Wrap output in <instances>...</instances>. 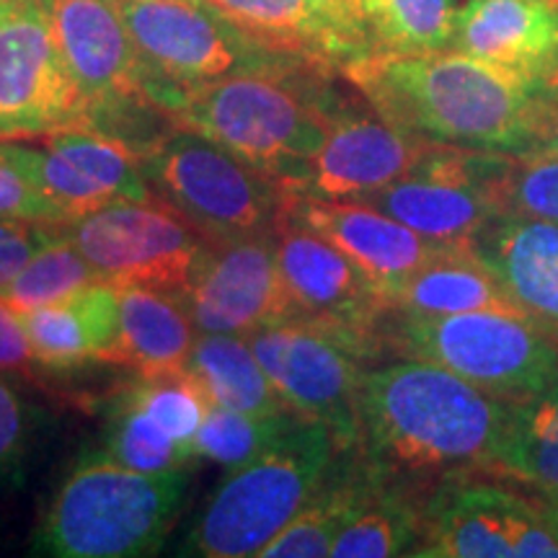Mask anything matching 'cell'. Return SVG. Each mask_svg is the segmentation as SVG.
I'll list each match as a JSON object with an SVG mask.
<instances>
[{
	"label": "cell",
	"mask_w": 558,
	"mask_h": 558,
	"mask_svg": "<svg viewBox=\"0 0 558 558\" xmlns=\"http://www.w3.org/2000/svg\"><path fill=\"white\" fill-rule=\"evenodd\" d=\"M246 339L284 409L329 427L341 450L357 448L360 396L369 369L357 349L300 320H275Z\"/></svg>",
	"instance_id": "obj_14"
},
{
	"label": "cell",
	"mask_w": 558,
	"mask_h": 558,
	"mask_svg": "<svg viewBox=\"0 0 558 558\" xmlns=\"http://www.w3.org/2000/svg\"><path fill=\"white\" fill-rule=\"evenodd\" d=\"M101 282L181 295L209 241L160 199L114 202L62 226Z\"/></svg>",
	"instance_id": "obj_11"
},
{
	"label": "cell",
	"mask_w": 558,
	"mask_h": 558,
	"mask_svg": "<svg viewBox=\"0 0 558 558\" xmlns=\"http://www.w3.org/2000/svg\"><path fill=\"white\" fill-rule=\"evenodd\" d=\"M432 148V140L386 120L352 86L333 111L300 194L360 202L407 177Z\"/></svg>",
	"instance_id": "obj_17"
},
{
	"label": "cell",
	"mask_w": 558,
	"mask_h": 558,
	"mask_svg": "<svg viewBox=\"0 0 558 558\" xmlns=\"http://www.w3.org/2000/svg\"><path fill=\"white\" fill-rule=\"evenodd\" d=\"M11 158L50 202L62 226L83 215L153 197L143 173V150L101 128H70L34 140H0Z\"/></svg>",
	"instance_id": "obj_15"
},
{
	"label": "cell",
	"mask_w": 558,
	"mask_h": 558,
	"mask_svg": "<svg viewBox=\"0 0 558 558\" xmlns=\"http://www.w3.org/2000/svg\"><path fill=\"white\" fill-rule=\"evenodd\" d=\"M505 218L558 222V158L514 156L501 181Z\"/></svg>",
	"instance_id": "obj_35"
},
{
	"label": "cell",
	"mask_w": 558,
	"mask_h": 558,
	"mask_svg": "<svg viewBox=\"0 0 558 558\" xmlns=\"http://www.w3.org/2000/svg\"><path fill=\"white\" fill-rule=\"evenodd\" d=\"M329 427L295 418L267 450L228 471L186 530L181 556H259L329 476L339 458Z\"/></svg>",
	"instance_id": "obj_5"
},
{
	"label": "cell",
	"mask_w": 558,
	"mask_h": 558,
	"mask_svg": "<svg viewBox=\"0 0 558 558\" xmlns=\"http://www.w3.org/2000/svg\"><path fill=\"white\" fill-rule=\"evenodd\" d=\"M143 173L153 197L209 243L271 235L288 218L292 192L199 132L171 124L153 137Z\"/></svg>",
	"instance_id": "obj_7"
},
{
	"label": "cell",
	"mask_w": 558,
	"mask_h": 558,
	"mask_svg": "<svg viewBox=\"0 0 558 558\" xmlns=\"http://www.w3.org/2000/svg\"><path fill=\"white\" fill-rule=\"evenodd\" d=\"M488 471L533 494L558 492V383L535 399L512 403Z\"/></svg>",
	"instance_id": "obj_28"
},
{
	"label": "cell",
	"mask_w": 558,
	"mask_h": 558,
	"mask_svg": "<svg viewBox=\"0 0 558 558\" xmlns=\"http://www.w3.org/2000/svg\"><path fill=\"white\" fill-rule=\"evenodd\" d=\"M179 300L197 333L248 337L284 320L288 305L277 271L275 233L209 243Z\"/></svg>",
	"instance_id": "obj_18"
},
{
	"label": "cell",
	"mask_w": 558,
	"mask_h": 558,
	"mask_svg": "<svg viewBox=\"0 0 558 558\" xmlns=\"http://www.w3.org/2000/svg\"><path fill=\"white\" fill-rule=\"evenodd\" d=\"M96 128L45 0H3L0 11V140Z\"/></svg>",
	"instance_id": "obj_13"
},
{
	"label": "cell",
	"mask_w": 558,
	"mask_h": 558,
	"mask_svg": "<svg viewBox=\"0 0 558 558\" xmlns=\"http://www.w3.org/2000/svg\"><path fill=\"white\" fill-rule=\"evenodd\" d=\"M194 324L171 292L120 288V331L107 365L130 367L135 375H158L186 367Z\"/></svg>",
	"instance_id": "obj_24"
},
{
	"label": "cell",
	"mask_w": 558,
	"mask_h": 558,
	"mask_svg": "<svg viewBox=\"0 0 558 558\" xmlns=\"http://www.w3.org/2000/svg\"><path fill=\"white\" fill-rule=\"evenodd\" d=\"M316 9L324 13L326 21L337 29L347 45L352 47L357 60L375 54L373 37H369V26L365 16V3L362 0H311Z\"/></svg>",
	"instance_id": "obj_40"
},
{
	"label": "cell",
	"mask_w": 558,
	"mask_h": 558,
	"mask_svg": "<svg viewBox=\"0 0 558 558\" xmlns=\"http://www.w3.org/2000/svg\"><path fill=\"white\" fill-rule=\"evenodd\" d=\"M101 445V456L145 473L186 469L197 458L192 445L181 442L171 432L160 427L156 418L140 409L124 390L109 403Z\"/></svg>",
	"instance_id": "obj_29"
},
{
	"label": "cell",
	"mask_w": 558,
	"mask_h": 558,
	"mask_svg": "<svg viewBox=\"0 0 558 558\" xmlns=\"http://www.w3.org/2000/svg\"><path fill=\"white\" fill-rule=\"evenodd\" d=\"M186 369L205 388L209 403L259 416L288 411L246 337L199 333Z\"/></svg>",
	"instance_id": "obj_26"
},
{
	"label": "cell",
	"mask_w": 558,
	"mask_h": 558,
	"mask_svg": "<svg viewBox=\"0 0 558 558\" xmlns=\"http://www.w3.org/2000/svg\"><path fill=\"white\" fill-rule=\"evenodd\" d=\"M450 50L507 70L535 88H556L558 0H463Z\"/></svg>",
	"instance_id": "obj_20"
},
{
	"label": "cell",
	"mask_w": 558,
	"mask_h": 558,
	"mask_svg": "<svg viewBox=\"0 0 558 558\" xmlns=\"http://www.w3.org/2000/svg\"><path fill=\"white\" fill-rule=\"evenodd\" d=\"M512 158V153L435 143L407 177L360 202L383 209L429 241L473 246L505 218L501 181Z\"/></svg>",
	"instance_id": "obj_10"
},
{
	"label": "cell",
	"mask_w": 558,
	"mask_h": 558,
	"mask_svg": "<svg viewBox=\"0 0 558 558\" xmlns=\"http://www.w3.org/2000/svg\"><path fill=\"white\" fill-rule=\"evenodd\" d=\"M0 218L62 226L50 202L41 197L32 179L3 153H0Z\"/></svg>",
	"instance_id": "obj_37"
},
{
	"label": "cell",
	"mask_w": 558,
	"mask_h": 558,
	"mask_svg": "<svg viewBox=\"0 0 558 558\" xmlns=\"http://www.w3.org/2000/svg\"><path fill=\"white\" fill-rule=\"evenodd\" d=\"M390 313L456 316L471 311H520L501 279L473 246H450L390 292ZM522 313V311H520Z\"/></svg>",
	"instance_id": "obj_23"
},
{
	"label": "cell",
	"mask_w": 558,
	"mask_h": 558,
	"mask_svg": "<svg viewBox=\"0 0 558 558\" xmlns=\"http://www.w3.org/2000/svg\"><path fill=\"white\" fill-rule=\"evenodd\" d=\"M288 218L333 243L378 284L386 300L409 275L450 248L448 243L424 239L367 202L292 194Z\"/></svg>",
	"instance_id": "obj_19"
},
{
	"label": "cell",
	"mask_w": 558,
	"mask_h": 558,
	"mask_svg": "<svg viewBox=\"0 0 558 558\" xmlns=\"http://www.w3.org/2000/svg\"><path fill=\"white\" fill-rule=\"evenodd\" d=\"M527 156H548L558 158V86L550 88L546 114H543L538 140H535L533 150Z\"/></svg>",
	"instance_id": "obj_41"
},
{
	"label": "cell",
	"mask_w": 558,
	"mask_h": 558,
	"mask_svg": "<svg viewBox=\"0 0 558 558\" xmlns=\"http://www.w3.org/2000/svg\"><path fill=\"white\" fill-rule=\"evenodd\" d=\"M150 75V101L160 114L179 90L241 70L300 60L275 52L241 32L205 0H114ZM166 120V117H163Z\"/></svg>",
	"instance_id": "obj_8"
},
{
	"label": "cell",
	"mask_w": 558,
	"mask_h": 558,
	"mask_svg": "<svg viewBox=\"0 0 558 558\" xmlns=\"http://www.w3.org/2000/svg\"><path fill=\"white\" fill-rule=\"evenodd\" d=\"M0 11H3V0H0Z\"/></svg>",
	"instance_id": "obj_43"
},
{
	"label": "cell",
	"mask_w": 558,
	"mask_h": 558,
	"mask_svg": "<svg viewBox=\"0 0 558 558\" xmlns=\"http://www.w3.org/2000/svg\"><path fill=\"white\" fill-rule=\"evenodd\" d=\"M473 248L518 308L558 344V222L499 218Z\"/></svg>",
	"instance_id": "obj_22"
},
{
	"label": "cell",
	"mask_w": 558,
	"mask_h": 558,
	"mask_svg": "<svg viewBox=\"0 0 558 558\" xmlns=\"http://www.w3.org/2000/svg\"><path fill=\"white\" fill-rule=\"evenodd\" d=\"M375 52L422 54L450 50L456 0H362Z\"/></svg>",
	"instance_id": "obj_30"
},
{
	"label": "cell",
	"mask_w": 558,
	"mask_h": 558,
	"mask_svg": "<svg viewBox=\"0 0 558 558\" xmlns=\"http://www.w3.org/2000/svg\"><path fill=\"white\" fill-rule=\"evenodd\" d=\"M337 78V70L308 60L271 62L179 90L163 117L173 128L215 140L300 194L333 111L347 96Z\"/></svg>",
	"instance_id": "obj_3"
},
{
	"label": "cell",
	"mask_w": 558,
	"mask_h": 558,
	"mask_svg": "<svg viewBox=\"0 0 558 558\" xmlns=\"http://www.w3.org/2000/svg\"><path fill=\"white\" fill-rule=\"evenodd\" d=\"M205 3L275 52L308 60L337 73H344L347 65L357 62V54L347 45V39L311 0H205Z\"/></svg>",
	"instance_id": "obj_25"
},
{
	"label": "cell",
	"mask_w": 558,
	"mask_h": 558,
	"mask_svg": "<svg viewBox=\"0 0 558 558\" xmlns=\"http://www.w3.org/2000/svg\"><path fill=\"white\" fill-rule=\"evenodd\" d=\"M275 256L282 282L284 320L318 326L352 344L367 362L383 349L390 305L378 284L316 230L284 218L275 230Z\"/></svg>",
	"instance_id": "obj_12"
},
{
	"label": "cell",
	"mask_w": 558,
	"mask_h": 558,
	"mask_svg": "<svg viewBox=\"0 0 558 558\" xmlns=\"http://www.w3.org/2000/svg\"><path fill=\"white\" fill-rule=\"evenodd\" d=\"M190 494L186 469L145 473L90 452L62 478L32 535V554L137 558L160 550Z\"/></svg>",
	"instance_id": "obj_4"
},
{
	"label": "cell",
	"mask_w": 558,
	"mask_h": 558,
	"mask_svg": "<svg viewBox=\"0 0 558 558\" xmlns=\"http://www.w3.org/2000/svg\"><path fill=\"white\" fill-rule=\"evenodd\" d=\"M54 39L86 96L96 128L122 135L132 117L158 114L150 75L114 0H45Z\"/></svg>",
	"instance_id": "obj_16"
},
{
	"label": "cell",
	"mask_w": 558,
	"mask_h": 558,
	"mask_svg": "<svg viewBox=\"0 0 558 558\" xmlns=\"http://www.w3.org/2000/svg\"><path fill=\"white\" fill-rule=\"evenodd\" d=\"M124 393L145 409L166 432L181 442L192 445L205 422L209 399L199 380L186 367L158 375H135V383Z\"/></svg>",
	"instance_id": "obj_34"
},
{
	"label": "cell",
	"mask_w": 558,
	"mask_h": 558,
	"mask_svg": "<svg viewBox=\"0 0 558 558\" xmlns=\"http://www.w3.org/2000/svg\"><path fill=\"white\" fill-rule=\"evenodd\" d=\"M39 427V409L0 375V488H16L24 481Z\"/></svg>",
	"instance_id": "obj_36"
},
{
	"label": "cell",
	"mask_w": 558,
	"mask_h": 558,
	"mask_svg": "<svg viewBox=\"0 0 558 558\" xmlns=\"http://www.w3.org/2000/svg\"><path fill=\"white\" fill-rule=\"evenodd\" d=\"M383 349L460 375L494 399L522 403L558 383V344L520 311L456 316L388 313Z\"/></svg>",
	"instance_id": "obj_6"
},
{
	"label": "cell",
	"mask_w": 558,
	"mask_h": 558,
	"mask_svg": "<svg viewBox=\"0 0 558 558\" xmlns=\"http://www.w3.org/2000/svg\"><path fill=\"white\" fill-rule=\"evenodd\" d=\"M62 226L0 218V288L11 282L39 248H45Z\"/></svg>",
	"instance_id": "obj_38"
},
{
	"label": "cell",
	"mask_w": 558,
	"mask_h": 558,
	"mask_svg": "<svg viewBox=\"0 0 558 558\" xmlns=\"http://www.w3.org/2000/svg\"><path fill=\"white\" fill-rule=\"evenodd\" d=\"M362 452V450H360ZM362 486L344 527L333 541L337 558L414 556L424 535L432 486L396 476L365 458Z\"/></svg>",
	"instance_id": "obj_21"
},
{
	"label": "cell",
	"mask_w": 558,
	"mask_h": 558,
	"mask_svg": "<svg viewBox=\"0 0 558 558\" xmlns=\"http://www.w3.org/2000/svg\"><path fill=\"white\" fill-rule=\"evenodd\" d=\"M360 448L341 450L333 460L329 476L316 488V494L300 507V512L271 538L262 550V558H313L329 556L339 530L352 514L362 486Z\"/></svg>",
	"instance_id": "obj_27"
},
{
	"label": "cell",
	"mask_w": 558,
	"mask_h": 558,
	"mask_svg": "<svg viewBox=\"0 0 558 558\" xmlns=\"http://www.w3.org/2000/svg\"><path fill=\"white\" fill-rule=\"evenodd\" d=\"M344 78L369 107L432 143L527 156L546 114V88L458 50L367 54Z\"/></svg>",
	"instance_id": "obj_1"
},
{
	"label": "cell",
	"mask_w": 558,
	"mask_h": 558,
	"mask_svg": "<svg viewBox=\"0 0 558 558\" xmlns=\"http://www.w3.org/2000/svg\"><path fill=\"white\" fill-rule=\"evenodd\" d=\"M538 505H541L543 518L548 522V527L554 530V535L558 538V492L538 494Z\"/></svg>",
	"instance_id": "obj_42"
},
{
	"label": "cell",
	"mask_w": 558,
	"mask_h": 558,
	"mask_svg": "<svg viewBox=\"0 0 558 558\" xmlns=\"http://www.w3.org/2000/svg\"><path fill=\"white\" fill-rule=\"evenodd\" d=\"M418 558H558L538 499L499 473H450L432 486Z\"/></svg>",
	"instance_id": "obj_9"
},
{
	"label": "cell",
	"mask_w": 558,
	"mask_h": 558,
	"mask_svg": "<svg viewBox=\"0 0 558 558\" xmlns=\"http://www.w3.org/2000/svg\"><path fill=\"white\" fill-rule=\"evenodd\" d=\"M19 316L39 367L73 369L83 362L99 360L94 329L73 298Z\"/></svg>",
	"instance_id": "obj_33"
},
{
	"label": "cell",
	"mask_w": 558,
	"mask_h": 558,
	"mask_svg": "<svg viewBox=\"0 0 558 558\" xmlns=\"http://www.w3.org/2000/svg\"><path fill=\"white\" fill-rule=\"evenodd\" d=\"M39 362L34 357L21 316L0 300V375H32Z\"/></svg>",
	"instance_id": "obj_39"
},
{
	"label": "cell",
	"mask_w": 558,
	"mask_h": 558,
	"mask_svg": "<svg viewBox=\"0 0 558 558\" xmlns=\"http://www.w3.org/2000/svg\"><path fill=\"white\" fill-rule=\"evenodd\" d=\"M509 409L450 369L399 357L367 369L357 448L383 471L435 486L450 473L492 469Z\"/></svg>",
	"instance_id": "obj_2"
},
{
	"label": "cell",
	"mask_w": 558,
	"mask_h": 558,
	"mask_svg": "<svg viewBox=\"0 0 558 558\" xmlns=\"http://www.w3.org/2000/svg\"><path fill=\"white\" fill-rule=\"evenodd\" d=\"M295 418L292 411L259 416L209 403L205 422L194 437V456L233 471L267 450Z\"/></svg>",
	"instance_id": "obj_32"
},
{
	"label": "cell",
	"mask_w": 558,
	"mask_h": 558,
	"mask_svg": "<svg viewBox=\"0 0 558 558\" xmlns=\"http://www.w3.org/2000/svg\"><path fill=\"white\" fill-rule=\"evenodd\" d=\"M90 282H99V275L60 228V233L39 248L5 288H0V300L16 313H26L62 303Z\"/></svg>",
	"instance_id": "obj_31"
}]
</instances>
